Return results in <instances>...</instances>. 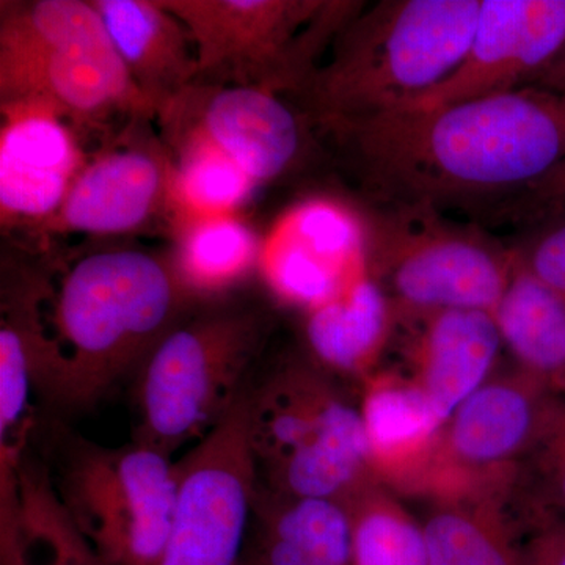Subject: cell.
<instances>
[{"mask_svg": "<svg viewBox=\"0 0 565 565\" xmlns=\"http://www.w3.org/2000/svg\"><path fill=\"white\" fill-rule=\"evenodd\" d=\"M542 200L545 202H552L557 206H565V167L559 173H556L541 191Z\"/></svg>", "mask_w": 565, "mask_h": 565, "instance_id": "31", "label": "cell"}, {"mask_svg": "<svg viewBox=\"0 0 565 565\" xmlns=\"http://www.w3.org/2000/svg\"><path fill=\"white\" fill-rule=\"evenodd\" d=\"M195 41V84L302 90L316 52L356 3L319 0H161Z\"/></svg>", "mask_w": 565, "mask_h": 565, "instance_id": "7", "label": "cell"}, {"mask_svg": "<svg viewBox=\"0 0 565 565\" xmlns=\"http://www.w3.org/2000/svg\"><path fill=\"white\" fill-rule=\"evenodd\" d=\"M329 128L396 204L435 207L523 189L537 195L565 167V95L534 85Z\"/></svg>", "mask_w": 565, "mask_h": 565, "instance_id": "1", "label": "cell"}, {"mask_svg": "<svg viewBox=\"0 0 565 565\" xmlns=\"http://www.w3.org/2000/svg\"><path fill=\"white\" fill-rule=\"evenodd\" d=\"M70 525L51 471L29 451L18 470L14 500L0 505V565H66Z\"/></svg>", "mask_w": 565, "mask_h": 565, "instance_id": "23", "label": "cell"}, {"mask_svg": "<svg viewBox=\"0 0 565 565\" xmlns=\"http://www.w3.org/2000/svg\"><path fill=\"white\" fill-rule=\"evenodd\" d=\"M169 182V166L158 148L114 147L85 162L52 221L66 232L132 233L161 210Z\"/></svg>", "mask_w": 565, "mask_h": 565, "instance_id": "15", "label": "cell"}, {"mask_svg": "<svg viewBox=\"0 0 565 565\" xmlns=\"http://www.w3.org/2000/svg\"><path fill=\"white\" fill-rule=\"evenodd\" d=\"M364 381L359 405L375 476L384 486L422 494L445 419L412 377L370 374Z\"/></svg>", "mask_w": 565, "mask_h": 565, "instance_id": "16", "label": "cell"}, {"mask_svg": "<svg viewBox=\"0 0 565 565\" xmlns=\"http://www.w3.org/2000/svg\"><path fill=\"white\" fill-rule=\"evenodd\" d=\"M424 322L412 379L437 414L448 422L456 408L492 377L504 345L497 316L481 310H446Z\"/></svg>", "mask_w": 565, "mask_h": 565, "instance_id": "18", "label": "cell"}, {"mask_svg": "<svg viewBox=\"0 0 565 565\" xmlns=\"http://www.w3.org/2000/svg\"><path fill=\"white\" fill-rule=\"evenodd\" d=\"M534 87L545 90L563 93L565 95V50L552 65L542 73V76L534 82Z\"/></svg>", "mask_w": 565, "mask_h": 565, "instance_id": "30", "label": "cell"}, {"mask_svg": "<svg viewBox=\"0 0 565 565\" xmlns=\"http://www.w3.org/2000/svg\"><path fill=\"white\" fill-rule=\"evenodd\" d=\"M35 382L17 318L2 308L0 323V490L13 489L28 455L35 408Z\"/></svg>", "mask_w": 565, "mask_h": 565, "instance_id": "26", "label": "cell"}, {"mask_svg": "<svg viewBox=\"0 0 565 565\" xmlns=\"http://www.w3.org/2000/svg\"><path fill=\"white\" fill-rule=\"evenodd\" d=\"M0 110L2 221H52L87 162L70 120L41 103L0 104Z\"/></svg>", "mask_w": 565, "mask_h": 565, "instance_id": "14", "label": "cell"}, {"mask_svg": "<svg viewBox=\"0 0 565 565\" xmlns=\"http://www.w3.org/2000/svg\"><path fill=\"white\" fill-rule=\"evenodd\" d=\"M564 50L565 0H482L462 62L404 106L435 109L530 87Z\"/></svg>", "mask_w": 565, "mask_h": 565, "instance_id": "13", "label": "cell"}, {"mask_svg": "<svg viewBox=\"0 0 565 565\" xmlns=\"http://www.w3.org/2000/svg\"><path fill=\"white\" fill-rule=\"evenodd\" d=\"M482 0H384L352 17L332 62L303 85L323 125L396 109L462 62Z\"/></svg>", "mask_w": 565, "mask_h": 565, "instance_id": "3", "label": "cell"}, {"mask_svg": "<svg viewBox=\"0 0 565 565\" xmlns=\"http://www.w3.org/2000/svg\"><path fill=\"white\" fill-rule=\"evenodd\" d=\"M552 394L516 364L492 375L446 422L422 494H493L504 501Z\"/></svg>", "mask_w": 565, "mask_h": 565, "instance_id": "11", "label": "cell"}, {"mask_svg": "<svg viewBox=\"0 0 565 565\" xmlns=\"http://www.w3.org/2000/svg\"><path fill=\"white\" fill-rule=\"evenodd\" d=\"M266 337L255 310L222 308L184 319L140 364L136 444L172 459L199 444L243 396V382Z\"/></svg>", "mask_w": 565, "mask_h": 565, "instance_id": "6", "label": "cell"}, {"mask_svg": "<svg viewBox=\"0 0 565 565\" xmlns=\"http://www.w3.org/2000/svg\"><path fill=\"white\" fill-rule=\"evenodd\" d=\"M134 87L156 117L199 77L195 41L161 0H92Z\"/></svg>", "mask_w": 565, "mask_h": 565, "instance_id": "17", "label": "cell"}, {"mask_svg": "<svg viewBox=\"0 0 565 565\" xmlns=\"http://www.w3.org/2000/svg\"><path fill=\"white\" fill-rule=\"evenodd\" d=\"M512 253L520 269L565 300V217L550 223Z\"/></svg>", "mask_w": 565, "mask_h": 565, "instance_id": "28", "label": "cell"}, {"mask_svg": "<svg viewBox=\"0 0 565 565\" xmlns=\"http://www.w3.org/2000/svg\"><path fill=\"white\" fill-rule=\"evenodd\" d=\"M20 102L46 104L81 125L126 111L156 117L92 0L2 2L0 104Z\"/></svg>", "mask_w": 565, "mask_h": 565, "instance_id": "5", "label": "cell"}, {"mask_svg": "<svg viewBox=\"0 0 565 565\" xmlns=\"http://www.w3.org/2000/svg\"><path fill=\"white\" fill-rule=\"evenodd\" d=\"M258 258L255 237L228 215L203 217L184 234L174 270L193 297L243 280Z\"/></svg>", "mask_w": 565, "mask_h": 565, "instance_id": "25", "label": "cell"}, {"mask_svg": "<svg viewBox=\"0 0 565 565\" xmlns=\"http://www.w3.org/2000/svg\"><path fill=\"white\" fill-rule=\"evenodd\" d=\"M158 117L173 148H210L255 184L281 177L302 148L296 114L277 93L250 85L193 84Z\"/></svg>", "mask_w": 565, "mask_h": 565, "instance_id": "12", "label": "cell"}, {"mask_svg": "<svg viewBox=\"0 0 565 565\" xmlns=\"http://www.w3.org/2000/svg\"><path fill=\"white\" fill-rule=\"evenodd\" d=\"M522 552L523 565H565V522L527 534Z\"/></svg>", "mask_w": 565, "mask_h": 565, "instance_id": "29", "label": "cell"}, {"mask_svg": "<svg viewBox=\"0 0 565 565\" xmlns=\"http://www.w3.org/2000/svg\"><path fill=\"white\" fill-rule=\"evenodd\" d=\"M174 189L185 206L204 217L226 215L250 195L255 182L228 159L200 145L174 147Z\"/></svg>", "mask_w": 565, "mask_h": 565, "instance_id": "27", "label": "cell"}, {"mask_svg": "<svg viewBox=\"0 0 565 565\" xmlns=\"http://www.w3.org/2000/svg\"><path fill=\"white\" fill-rule=\"evenodd\" d=\"M422 520L429 565H523V542L493 494L429 498Z\"/></svg>", "mask_w": 565, "mask_h": 565, "instance_id": "21", "label": "cell"}, {"mask_svg": "<svg viewBox=\"0 0 565 565\" xmlns=\"http://www.w3.org/2000/svg\"><path fill=\"white\" fill-rule=\"evenodd\" d=\"M239 565H258V564H256L255 561H253L250 556L244 555L243 559H241Z\"/></svg>", "mask_w": 565, "mask_h": 565, "instance_id": "32", "label": "cell"}, {"mask_svg": "<svg viewBox=\"0 0 565 565\" xmlns=\"http://www.w3.org/2000/svg\"><path fill=\"white\" fill-rule=\"evenodd\" d=\"M258 565H353L351 516L343 503L280 497L259 487L253 505Z\"/></svg>", "mask_w": 565, "mask_h": 565, "instance_id": "19", "label": "cell"}, {"mask_svg": "<svg viewBox=\"0 0 565 565\" xmlns=\"http://www.w3.org/2000/svg\"><path fill=\"white\" fill-rule=\"evenodd\" d=\"M247 403L248 441L267 492L344 504L379 481L360 405L318 363L281 364Z\"/></svg>", "mask_w": 565, "mask_h": 565, "instance_id": "4", "label": "cell"}, {"mask_svg": "<svg viewBox=\"0 0 565 565\" xmlns=\"http://www.w3.org/2000/svg\"><path fill=\"white\" fill-rule=\"evenodd\" d=\"M344 505L351 516L353 565H429L422 522L381 481Z\"/></svg>", "mask_w": 565, "mask_h": 565, "instance_id": "24", "label": "cell"}, {"mask_svg": "<svg viewBox=\"0 0 565 565\" xmlns=\"http://www.w3.org/2000/svg\"><path fill=\"white\" fill-rule=\"evenodd\" d=\"M2 307L20 323L36 394L62 411L93 405L182 321L193 296L173 263L140 250L93 253L57 286L18 275Z\"/></svg>", "mask_w": 565, "mask_h": 565, "instance_id": "2", "label": "cell"}, {"mask_svg": "<svg viewBox=\"0 0 565 565\" xmlns=\"http://www.w3.org/2000/svg\"><path fill=\"white\" fill-rule=\"evenodd\" d=\"M393 316L392 302L371 275H349L337 291L308 308L311 355L329 373L366 379Z\"/></svg>", "mask_w": 565, "mask_h": 565, "instance_id": "20", "label": "cell"}, {"mask_svg": "<svg viewBox=\"0 0 565 565\" xmlns=\"http://www.w3.org/2000/svg\"><path fill=\"white\" fill-rule=\"evenodd\" d=\"M516 366L548 392L565 396V300L514 262V275L497 313Z\"/></svg>", "mask_w": 565, "mask_h": 565, "instance_id": "22", "label": "cell"}, {"mask_svg": "<svg viewBox=\"0 0 565 565\" xmlns=\"http://www.w3.org/2000/svg\"><path fill=\"white\" fill-rule=\"evenodd\" d=\"M394 207L373 222L367 258L394 313L416 319L446 310L497 313L514 275V253L484 234L449 225L434 207Z\"/></svg>", "mask_w": 565, "mask_h": 565, "instance_id": "8", "label": "cell"}, {"mask_svg": "<svg viewBox=\"0 0 565 565\" xmlns=\"http://www.w3.org/2000/svg\"><path fill=\"white\" fill-rule=\"evenodd\" d=\"M52 479L104 563L159 565L177 503L172 459L136 441L106 448L77 438Z\"/></svg>", "mask_w": 565, "mask_h": 565, "instance_id": "9", "label": "cell"}, {"mask_svg": "<svg viewBox=\"0 0 565 565\" xmlns=\"http://www.w3.org/2000/svg\"><path fill=\"white\" fill-rule=\"evenodd\" d=\"M244 392L212 433L174 462L177 503L159 565H239L253 519L258 471Z\"/></svg>", "mask_w": 565, "mask_h": 565, "instance_id": "10", "label": "cell"}]
</instances>
